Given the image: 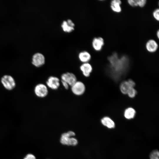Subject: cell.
I'll use <instances>...</instances> for the list:
<instances>
[{
  "label": "cell",
  "instance_id": "1",
  "mask_svg": "<svg viewBox=\"0 0 159 159\" xmlns=\"http://www.w3.org/2000/svg\"><path fill=\"white\" fill-rule=\"evenodd\" d=\"M110 65L108 73L114 80L117 81L124 76L127 71L129 60L126 56L119 57L118 54L114 53L108 58Z\"/></svg>",
  "mask_w": 159,
  "mask_h": 159
},
{
  "label": "cell",
  "instance_id": "2",
  "mask_svg": "<svg viewBox=\"0 0 159 159\" xmlns=\"http://www.w3.org/2000/svg\"><path fill=\"white\" fill-rule=\"evenodd\" d=\"M75 135V133L72 131L62 134L60 138L61 143L64 145H76L77 144V140L75 138L72 137Z\"/></svg>",
  "mask_w": 159,
  "mask_h": 159
},
{
  "label": "cell",
  "instance_id": "3",
  "mask_svg": "<svg viewBox=\"0 0 159 159\" xmlns=\"http://www.w3.org/2000/svg\"><path fill=\"white\" fill-rule=\"evenodd\" d=\"M1 82L4 88L8 90H11L16 86V83L14 78L8 75L3 76L1 79Z\"/></svg>",
  "mask_w": 159,
  "mask_h": 159
},
{
  "label": "cell",
  "instance_id": "4",
  "mask_svg": "<svg viewBox=\"0 0 159 159\" xmlns=\"http://www.w3.org/2000/svg\"><path fill=\"white\" fill-rule=\"evenodd\" d=\"M71 87L72 92L77 96L82 95L85 91V85L83 82L77 80Z\"/></svg>",
  "mask_w": 159,
  "mask_h": 159
},
{
  "label": "cell",
  "instance_id": "5",
  "mask_svg": "<svg viewBox=\"0 0 159 159\" xmlns=\"http://www.w3.org/2000/svg\"><path fill=\"white\" fill-rule=\"evenodd\" d=\"M34 92L35 95L38 97L44 98L46 97L48 93V90L47 86L43 84L37 85L35 87Z\"/></svg>",
  "mask_w": 159,
  "mask_h": 159
},
{
  "label": "cell",
  "instance_id": "6",
  "mask_svg": "<svg viewBox=\"0 0 159 159\" xmlns=\"http://www.w3.org/2000/svg\"><path fill=\"white\" fill-rule=\"evenodd\" d=\"M45 61L44 56L41 53L37 52L33 55L32 58V63L35 67H40L45 64Z\"/></svg>",
  "mask_w": 159,
  "mask_h": 159
},
{
  "label": "cell",
  "instance_id": "7",
  "mask_svg": "<svg viewBox=\"0 0 159 159\" xmlns=\"http://www.w3.org/2000/svg\"><path fill=\"white\" fill-rule=\"evenodd\" d=\"M59 79L55 76H50L47 79L46 82L47 87L52 90H57L60 85Z\"/></svg>",
  "mask_w": 159,
  "mask_h": 159
},
{
  "label": "cell",
  "instance_id": "8",
  "mask_svg": "<svg viewBox=\"0 0 159 159\" xmlns=\"http://www.w3.org/2000/svg\"><path fill=\"white\" fill-rule=\"evenodd\" d=\"M61 80L67 82L69 86H71L77 81V78L73 73L67 72L62 74L61 76Z\"/></svg>",
  "mask_w": 159,
  "mask_h": 159
},
{
  "label": "cell",
  "instance_id": "9",
  "mask_svg": "<svg viewBox=\"0 0 159 159\" xmlns=\"http://www.w3.org/2000/svg\"><path fill=\"white\" fill-rule=\"evenodd\" d=\"M74 23L70 19L63 21L61 25L63 30L67 33H70L73 31L74 30Z\"/></svg>",
  "mask_w": 159,
  "mask_h": 159
},
{
  "label": "cell",
  "instance_id": "10",
  "mask_svg": "<svg viewBox=\"0 0 159 159\" xmlns=\"http://www.w3.org/2000/svg\"><path fill=\"white\" fill-rule=\"evenodd\" d=\"M104 44L103 38L99 37L94 38L92 42V45L94 49L97 51H100Z\"/></svg>",
  "mask_w": 159,
  "mask_h": 159
},
{
  "label": "cell",
  "instance_id": "11",
  "mask_svg": "<svg viewBox=\"0 0 159 159\" xmlns=\"http://www.w3.org/2000/svg\"><path fill=\"white\" fill-rule=\"evenodd\" d=\"M80 69L84 76L88 77L92 71V67L88 62L83 63L80 67Z\"/></svg>",
  "mask_w": 159,
  "mask_h": 159
},
{
  "label": "cell",
  "instance_id": "12",
  "mask_svg": "<svg viewBox=\"0 0 159 159\" xmlns=\"http://www.w3.org/2000/svg\"><path fill=\"white\" fill-rule=\"evenodd\" d=\"M145 48L147 51L150 53H154L157 50L158 44L153 39L148 40L145 44Z\"/></svg>",
  "mask_w": 159,
  "mask_h": 159
},
{
  "label": "cell",
  "instance_id": "13",
  "mask_svg": "<svg viewBox=\"0 0 159 159\" xmlns=\"http://www.w3.org/2000/svg\"><path fill=\"white\" fill-rule=\"evenodd\" d=\"M121 4L122 2L120 0H113L110 3V8L113 11L117 13H120L122 11Z\"/></svg>",
  "mask_w": 159,
  "mask_h": 159
},
{
  "label": "cell",
  "instance_id": "14",
  "mask_svg": "<svg viewBox=\"0 0 159 159\" xmlns=\"http://www.w3.org/2000/svg\"><path fill=\"white\" fill-rule=\"evenodd\" d=\"M78 57L80 60L83 63L88 62L91 59V55L87 51H83L79 53Z\"/></svg>",
  "mask_w": 159,
  "mask_h": 159
},
{
  "label": "cell",
  "instance_id": "15",
  "mask_svg": "<svg viewBox=\"0 0 159 159\" xmlns=\"http://www.w3.org/2000/svg\"><path fill=\"white\" fill-rule=\"evenodd\" d=\"M102 123L104 126L109 128H112L115 127V123L113 121L108 117H103L101 120Z\"/></svg>",
  "mask_w": 159,
  "mask_h": 159
},
{
  "label": "cell",
  "instance_id": "16",
  "mask_svg": "<svg viewBox=\"0 0 159 159\" xmlns=\"http://www.w3.org/2000/svg\"><path fill=\"white\" fill-rule=\"evenodd\" d=\"M136 111L133 108L129 107L126 109L124 112V116L127 119L133 118L135 116Z\"/></svg>",
  "mask_w": 159,
  "mask_h": 159
},
{
  "label": "cell",
  "instance_id": "17",
  "mask_svg": "<svg viewBox=\"0 0 159 159\" xmlns=\"http://www.w3.org/2000/svg\"><path fill=\"white\" fill-rule=\"evenodd\" d=\"M132 87L129 84L127 81H125L121 83L120 90L121 92L124 94H127L129 90Z\"/></svg>",
  "mask_w": 159,
  "mask_h": 159
},
{
  "label": "cell",
  "instance_id": "18",
  "mask_svg": "<svg viewBox=\"0 0 159 159\" xmlns=\"http://www.w3.org/2000/svg\"><path fill=\"white\" fill-rule=\"evenodd\" d=\"M137 94V91L134 87H131L129 90L127 95L131 98L135 97Z\"/></svg>",
  "mask_w": 159,
  "mask_h": 159
},
{
  "label": "cell",
  "instance_id": "19",
  "mask_svg": "<svg viewBox=\"0 0 159 159\" xmlns=\"http://www.w3.org/2000/svg\"><path fill=\"white\" fill-rule=\"evenodd\" d=\"M159 153L158 150L153 151L150 155V159H159Z\"/></svg>",
  "mask_w": 159,
  "mask_h": 159
},
{
  "label": "cell",
  "instance_id": "20",
  "mask_svg": "<svg viewBox=\"0 0 159 159\" xmlns=\"http://www.w3.org/2000/svg\"><path fill=\"white\" fill-rule=\"evenodd\" d=\"M153 15L154 18L157 21L159 20V9L157 8L155 9L153 12Z\"/></svg>",
  "mask_w": 159,
  "mask_h": 159
},
{
  "label": "cell",
  "instance_id": "21",
  "mask_svg": "<svg viewBox=\"0 0 159 159\" xmlns=\"http://www.w3.org/2000/svg\"><path fill=\"white\" fill-rule=\"evenodd\" d=\"M127 1L128 4L131 6H138V0H128Z\"/></svg>",
  "mask_w": 159,
  "mask_h": 159
},
{
  "label": "cell",
  "instance_id": "22",
  "mask_svg": "<svg viewBox=\"0 0 159 159\" xmlns=\"http://www.w3.org/2000/svg\"><path fill=\"white\" fill-rule=\"evenodd\" d=\"M146 0H138V6L143 7L145 6L146 3Z\"/></svg>",
  "mask_w": 159,
  "mask_h": 159
},
{
  "label": "cell",
  "instance_id": "23",
  "mask_svg": "<svg viewBox=\"0 0 159 159\" xmlns=\"http://www.w3.org/2000/svg\"><path fill=\"white\" fill-rule=\"evenodd\" d=\"M23 159H36L34 155L32 153L27 154L24 158Z\"/></svg>",
  "mask_w": 159,
  "mask_h": 159
},
{
  "label": "cell",
  "instance_id": "24",
  "mask_svg": "<svg viewBox=\"0 0 159 159\" xmlns=\"http://www.w3.org/2000/svg\"><path fill=\"white\" fill-rule=\"evenodd\" d=\"M61 82L63 86L67 90L69 89V86L67 82L62 80H61Z\"/></svg>",
  "mask_w": 159,
  "mask_h": 159
},
{
  "label": "cell",
  "instance_id": "25",
  "mask_svg": "<svg viewBox=\"0 0 159 159\" xmlns=\"http://www.w3.org/2000/svg\"><path fill=\"white\" fill-rule=\"evenodd\" d=\"M156 35L158 38H159V31L158 30L157 32Z\"/></svg>",
  "mask_w": 159,
  "mask_h": 159
}]
</instances>
